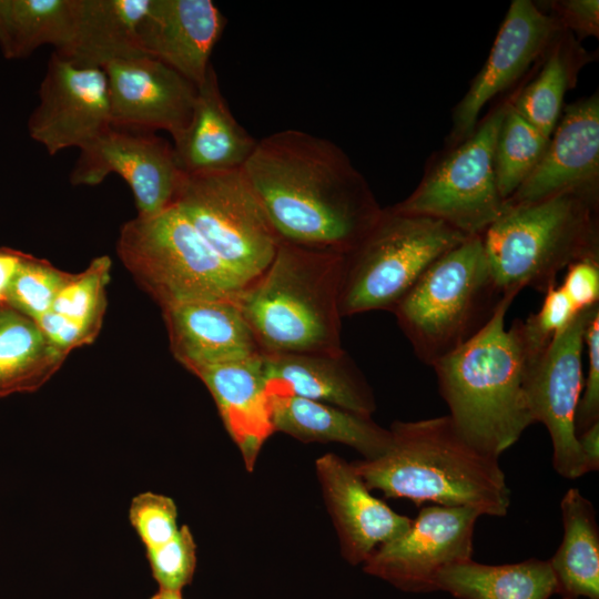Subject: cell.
<instances>
[{
  "mask_svg": "<svg viewBox=\"0 0 599 599\" xmlns=\"http://www.w3.org/2000/svg\"><path fill=\"white\" fill-rule=\"evenodd\" d=\"M47 339L68 355L70 351L93 342L99 329L53 311L33 319Z\"/></svg>",
  "mask_w": 599,
  "mask_h": 599,
  "instance_id": "39",
  "label": "cell"
},
{
  "mask_svg": "<svg viewBox=\"0 0 599 599\" xmlns=\"http://www.w3.org/2000/svg\"><path fill=\"white\" fill-rule=\"evenodd\" d=\"M268 396L274 432L306 443L345 444L365 459L377 458L389 447L390 432L377 425L372 416L295 396Z\"/></svg>",
  "mask_w": 599,
  "mask_h": 599,
  "instance_id": "25",
  "label": "cell"
},
{
  "mask_svg": "<svg viewBox=\"0 0 599 599\" xmlns=\"http://www.w3.org/2000/svg\"><path fill=\"white\" fill-rule=\"evenodd\" d=\"M345 254L280 242L238 300L263 354H337Z\"/></svg>",
  "mask_w": 599,
  "mask_h": 599,
  "instance_id": "4",
  "label": "cell"
},
{
  "mask_svg": "<svg viewBox=\"0 0 599 599\" xmlns=\"http://www.w3.org/2000/svg\"><path fill=\"white\" fill-rule=\"evenodd\" d=\"M436 588L457 599H549L557 582L549 560L484 565L470 559L443 569Z\"/></svg>",
  "mask_w": 599,
  "mask_h": 599,
  "instance_id": "27",
  "label": "cell"
},
{
  "mask_svg": "<svg viewBox=\"0 0 599 599\" xmlns=\"http://www.w3.org/2000/svg\"><path fill=\"white\" fill-rule=\"evenodd\" d=\"M129 519L145 549L160 547L176 536V505L170 497L145 491L130 504Z\"/></svg>",
  "mask_w": 599,
  "mask_h": 599,
  "instance_id": "35",
  "label": "cell"
},
{
  "mask_svg": "<svg viewBox=\"0 0 599 599\" xmlns=\"http://www.w3.org/2000/svg\"><path fill=\"white\" fill-rule=\"evenodd\" d=\"M174 204L247 285L274 258L281 241L242 169L184 174Z\"/></svg>",
  "mask_w": 599,
  "mask_h": 599,
  "instance_id": "10",
  "label": "cell"
},
{
  "mask_svg": "<svg viewBox=\"0 0 599 599\" xmlns=\"http://www.w3.org/2000/svg\"><path fill=\"white\" fill-rule=\"evenodd\" d=\"M316 469L343 555L351 564L365 562L377 547L409 528L413 519L374 497L352 464L327 454L317 459Z\"/></svg>",
  "mask_w": 599,
  "mask_h": 599,
  "instance_id": "20",
  "label": "cell"
},
{
  "mask_svg": "<svg viewBox=\"0 0 599 599\" xmlns=\"http://www.w3.org/2000/svg\"><path fill=\"white\" fill-rule=\"evenodd\" d=\"M592 60V53L571 32L560 30L542 57L539 73L512 97L514 109L550 138L566 93L576 87L580 70Z\"/></svg>",
  "mask_w": 599,
  "mask_h": 599,
  "instance_id": "28",
  "label": "cell"
},
{
  "mask_svg": "<svg viewBox=\"0 0 599 599\" xmlns=\"http://www.w3.org/2000/svg\"><path fill=\"white\" fill-rule=\"evenodd\" d=\"M599 304L577 313L531 363L526 395L534 423H542L552 443V465L567 479L588 473L576 433V413L583 388L585 332Z\"/></svg>",
  "mask_w": 599,
  "mask_h": 599,
  "instance_id": "11",
  "label": "cell"
},
{
  "mask_svg": "<svg viewBox=\"0 0 599 599\" xmlns=\"http://www.w3.org/2000/svg\"><path fill=\"white\" fill-rule=\"evenodd\" d=\"M564 538L549 559L562 599H599V527L593 505L578 488L560 501Z\"/></svg>",
  "mask_w": 599,
  "mask_h": 599,
  "instance_id": "26",
  "label": "cell"
},
{
  "mask_svg": "<svg viewBox=\"0 0 599 599\" xmlns=\"http://www.w3.org/2000/svg\"><path fill=\"white\" fill-rule=\"evenodd\" d=\"M151 0H77L65 44L53 52L81 67L103 68L143 55L139 26Z\"/></svg>",
  "mask_w": 599,
  "mask_h": 599,
  "instance_id": "24",
  "label": "cell"
},
{
  "mask_svg": "<svg viewBox=\"0 0 599 599\" xmlns=\"http://www.w3.org/2000/svg\"><path fill=\"white\" fill-rule=\"evenodd\" d=\"M516 296L505 294L475 336L432 366L458 432L495 457L534 424L526 380L531 363L541 354L529 348L521 321L506 327V314Z\"/></svg>",
  "mask_w": 599,
  "mask_h": 599,
  "instance_id": "2",
  "label": "cell"
},
{
  "mask_svg": "<svg viewBox=\"0 0 599 599\" xmlns=\"http://www.w3.org/2000/svg\"><path fill=\"white\" fill-rule=\"evenodd\" d=\"M110 268L111 261L108 256L93 260L84 272L73 275L61 290L51 311L100 329Z\"/></svg>",
  "mask_w": 599,
  "mask_h": 599,
  "instance_id": "33",
  "label": "cell"
},
{
  "mask_svg": "<svg viewBox=\"0 0 599 599\" xmlns=\"http://www.w3.org/2000/svg\"><path fill=\"white\" fill-rule=\"evenodd\" d=\"M174 357L191 373L263 354L238 301L201 300L163 309Z\"/></svg>",
  "mask_w": 599,
  "mask_h": 599,
  "instance_id": "19",
  "label": "cell"
},
{
  "mask_svg": "<svg viewBox=\"0 0 599 599\" xmlns=\"http://www.w3.org/2000/svg\"><path fill=\"white\" fill-rule=\"evenodd\" d=\"M262 355L202 367L193 373L213 396L223 424L250 471L263 444L274 433Z\"/></svg>",
  "mask_w": 599,
  "mask_h": 599,
  "instance_id": "23",
  "label": "cell"
},
{
  "mask_svg": "<svg viewBox=\"0 0 599 599\" xmlns=\"http://www.w3.org/2000/svg\"><path fill=\"white\" fill-rule=\"evenodd\" d=\"M560 284L577 309L599 304V260H581L570 264Z\"/></svg>",
  "mask_w": 599,
  "mask_h": 599,
  "instance_id": "40",
  "label": "cell"
},
{
  "mask_svg": "<svg viewBox=\"0 0 599 599\" xmlns=\"http://www.w3.org/2000/svg\"><path fill=\"white\" fill-rule=\"evenodd\" d=\"M225 24L211 0H151L139 26V45L199 87Z\"/></svg>",
  "mask_w": 599,
  "mask_h": 599,
  "instance_id": "18",
  "label": "cell"
},
{
  "mask_svg": "<svg viewBox=\"0 0 599 599\" xmlns=\"http://www.w3.org/2000/svg\"><path fill=\"white\" fill-rule=\"evenodd\" d=\"M108 79L111 125L175 140L189 125L197 87L162 61L143 54L102 68Z\"/></svg>",
  "mask_w": 599,
  "mask_h": 599,
  "instance_id": "16",
  "label": "cell"
},
{
  "mask_svg": "<svg viewBox=\"0 0 599 599\" xmlns=\"http://www.w3.org/2000/svg\"><path fill=\"white\" fill-rule=\"evenodd\" d=\"M21 255V252L8 247H0V306L4 302L8 282L19 263Z\"/></svg>",
  "mask_w": 599,
  "mask_h": 599,
  "instance_id": "42",
  "label": "cell"
},
{
  "mask_svg": "<svg viewBox=\"0 0 599 599\" xmlns=\"http://www.w3.org/2000/svg\"><path fill=\"white\" fill-rule=\"evenodd\" d=\"M77 0H0V50L8 60L29 57L50 44L61 49L70 37Z\"/></svg>",
  "mask_w": 599,
  "mask_h": 599,
  "instance_id": "30",
  "label": "cell"
},
{
  "mask_svg": "<svg viewBox=\"0 0 599 599\" xmlns=\"http://www.w3.org/2000/svg\"><path fill=\"white\" fill-rule=\"evenodd\" d=\"M480 516L468 507L424 506L403 535L375 549L364 571L407 592L436 591L443 569L471 559Z\"/></svg>",
  "mask_w": 599,
  "mask_h": 599,
  "instance_id": "12",
  "label": "cell"
},
{
  "mask_svg": "<svg viewBox=\"0 0 599 599\" xmlns=\"http://www.w3.org/2000/svg\"><path fill=\"white\" fill-rule=\"evenodd\" d=\"M511 99L499 126L494 149L497 187L505 202L538 164L550 139L514 109Z\"/></svg>",
  "mask_w": 599,
  "mask_h": 599,
  "instance_id": "31",
  "label": "cell"
},
{
  "mask_svg": "<svg viewBox=\"0 0 599 599\" xmlns=\"http://www.w3.org/2000/svg\"><path fill=\"white\" fill-rule=\"evenodd\" d=\"M257 141L232 114L211 65L197 87L189 125L173 140L180 169L189 175L240 170Z\"/></svg>",
  "mask_w": 599,
  "mask_h": 599,
  "instance_id": "21",
  "label": "cell"
},
{
  "mask_svg": "<svg viewBox=\"0 0 599 599\" xmlns=\"http://www.w3.org/2000/svg\"><path fill=\"white\" fill-rule=\"evenodd\" d=\"M560 30L536 2L511 1L485 64L453 110L446 146L458 144L475 130L486 104L521 79Z\"/></svg>",
  "mask_w": 599,
  "mask_h": 599,
  "instance_id": "15",
  "label": "cell"
},
{
  "mask_svg": "<svg viewBox=\"0 0 599 599\" xmlns=\"http://www.w3.org/2000/svg\"><path fill=\"white\" fill-rule=\"evenodd\" d=\"M598 209L599 195L579 192L506 204L481 234L500 293L518 294L525 287L545 293L570 264L599 260Z\"/></svg>",
  "mask_w": 599,
  "mask_h": 599,
  "instance_id": "5",
  "label": "cell"
},
{
  "mask_svg": "<svg viewBox=\"0 0 599 599\" xmlns=\"http://www.w3.org/2000/svg\"><path fill=\"white\" fill-rule=\"evenodd\" d=\"M536 3L577 40L599 37L598 0H552Z\"/></svg>",
  "mask_w": 599,
  "mask_h": 599,
  "instance_id": "38",
  "label": "cell"
},
{
  "mask_svg": "<svg viewBox=\"0 0 599 599\" xmlns=\"http://www.w3.org/2000/svg\"><path fill=\"white\" fill-rule=\"evenodd\" d=\"M510 98L479 119L475 130L428 162L417 187L395 211L433 217L468 235H481L502 213L494 149Z\"/></svg>",
  "mask_w": 599,
  "mask_h": 599,
  "instance_id": "9",
  "label": "cell"
},
{
  "mask_svg": "<svg viewBox=\"0 0 599 599\" xmlns=\"http://www.w3.org/2000/svg\"><path fill=\"white\" fill-rule=\"evenodd\" d=\"M146 557L159 589L182 591L196 567V545L189 527L183 525L170 541L146 549Z\"/></svg>",
  "mask_w": 599,
  "mask_h": 599,
  "instance_id": "34",
  "label": "cell"
},
{
  "mask_svg": "<svg viewBox=\"0 0 599 599\" xmlns=\"http://www.w3.org/2000/svg\"><path fill=\"white\" fill-rule=\"evenodd\" d=\"M502 296L475 235L438 257L392 312L416 356L433 366L475 336Z\"/></svg>",
  "mask_w": 599,
  "mask_h": 599,
  "instance_id": "6",
  "label": "cell"
},
{
  "mask_svg": "<svg viewBox=\"0 0 599 599\" xmlns=\"http://www.w3.org/2000/svg\"><path fill=\"white\" fill-rule=\"evenodd\" d=\"M65 357L32 318L0 306V398L39 389Z\"/></svg>",
  "mask_w": 599,
  "mask_h": 599,
  "instance_id": "29",
  "label": "cell"
},
{
  "mask_svg": "<svg viewBox=\"0 0 599 599\" xmlns=\"http://www.w3.org/2000/svg\"><path fill=\"white\" fill-rule=\"evenodd\" d=\"M587 374L576 413L577 436L599 422V309L589 319L585 332Z\"/></svg>",
  "mask_w": 599,
  "mask_h": 599,
  "instance_id": "37",
  "label": "cell"
},
{
  "mask_svg": "<svg viewBox=\"0 0 599 599\" xmlns=\"http://www.w3.org/2000/svg\"><path fill=\"white\" fill-rule=\"evenodd\" d=\"M150 599H183L181 591L159 589Z\"/></svg>",
  "mask_w": 599,
  "mask_h": 599,
  "instance_id": "43",
  "label": "cell"
},
{
  "mask_svg": "<svg viewBox=\"0 0 599 599\" xmlns=\"http://www.w3.org/2000/svg\"><path fill=\"white\" fill-rule=\"evenodd\" d=\"M110 174H118L128 183L138 216L142 217L173 205L184 176L167 140L154 132L113 125L80 150L70 182L94 186Z\"/></svg>",
  "mask_w": 599,
  "mask_h": 599,
  "instance_id": "13",
  "label": "cell"
},
{
  "mask_svg": "<svg viewBox=\"0 0 599 599\" xmlns=\"http://www.w3.org/2000/svg\"><path fill=\"white\" fill-rule=\"evenodd\" d=\"M468 237L443 221L383 209L372 230L345 254L342 317L392 312L438 257Z\"/></svg>",
  "mask_w": 599,
  "mask_h": 599,
  "instance_id": "8",
  "label": "cell"
},
{
  "mask_svg": "<svg viewBox=\"0 0 599 599\" xmlns=\"http://www.w3.org/2000/svg\"><path fill=\"white\" fill-rule=\"evenodd\" d=\"M544 294L539 311L521 322L525 339L536 355H540L578 313L559 284L551 285Z\"/></svg>",
  "mask_w": 599,
  "mask_h": 599,
  "instance_id": "36",
  "label": "cell"
},
{
  "mask_svg": "<svg viewBox=\"0 0 599 599\" xmlns=\"http://www.w3.org/2000/svg\"><path fill=\"white\" fill-rule=\"evenodd\" d=\"M242 171L281 242L346 254L383 212L346 153L304 131L258 140Z\"/></svg>",
  "mask_w": 599,
  "mask_h": 599,
  "instance_id": "1",
  "label": "cell"
},
{
  "mask_svg": "<svg viewBox=\"0 0 599 599\" xmlns=\"http://www.w3.org/2000/svg\"><path fill=\"white\" fill-rule=\"evenodd\" d=\"M111 126L108 79L103 69L81 67L52 52L28 120L32 140L48 154L82 149Z\"/></svg>",
  "mask_w": 599,
  "mask_h": 599,
  "instance_id": "14",
  "label": "cell"
},
{
  "mask_svg": "<svg viewBox=\"0 0 599 599\" xmlns=\"http://www.w3.org/2000/svg\"><path fill=\"white\" fill-rule=\"evenodd\" d=\"M73 275L49 262L22 253L4 295V302L23 315L37 319L51 311L54 300Z\"/></svg>",
  "mask_w": 599,
  "mask_h": 599,
  "instance_id": "32",
  "label": "cell"
},
{
  "mask_svg": "<svg viewBox=\"0 0 599 599\" xmlns=\"http://www.w3.org/2000/svg\"><path fill=\"white\" fill-rule=\"evenodd\" d=\"M566 192L599 195V95L564 106L538 164L506 204L538 202Z\"/></svg>",
  "mask_w": 599,
  "mask_h": 599,
  "instance_id": "17",
  "label": "cell"
},
{
  "mask_svg": "<svg viewBox=\"0 0 599 599\" xmlns=\"http://www.w3.org/2000/svg\"><path fill=\"white\" fill-rule=\"evenodd\" d=\"M268 395L295 396L372 416V389L345 351L337 354H263Z\"/></svg>",
  "mask_w": 599,
  "mask_h": 599,
  "instance_id": "22",
  "label": "cell"
},
{
  "mask_svg": "<svg viewBox=\"0 0 599 599\" xmlns=\"http://www.w3.org/2000/svg\"><path fill=\"white\" fill-rule=\"evenodd\" d=\"M578 444L588 473L599 469V422L592 424L578 436Z\"/></svg>",
  "mask_w": 599,
  "mask_h": 599,
  "instance_id": "41",
  "label": "cell"
},
{
  "mask_svg": "<svg viewBox=\"0 0 599 599\" xmlns=\"http://www.w3.org/2000/svg\"><path fill=\"white\" fill-rule=\"evenodd\" d=\"M118 255L162 309L201 300L238 301L248 286L171 205L120 230Z\"/></svg>",
  "mask_w": 599,
  "mask_h": 599,
  "instance_id": "7",
  "label": "cell"
},
{
  "mask_svg": "<svg viewBox=\"0 0 599 599\" xmlns=\"http://www.w3.org/2000/svg\"><path fill=\"white\" fill-rule=\"evenodd\" d=\"M389 432L390 444L383 455L352 463L368 489L417 506L427 502L507 515L510 490L498 457L467 441L448 415L395 422Z\"/></svg>",
  "mask_w": 599,
  "mask_h": 599,
  "instance_id": "3",
  "label": "cell"
}]
</instances>
